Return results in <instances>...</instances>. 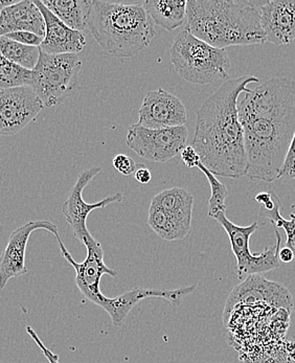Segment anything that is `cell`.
Returning <instances> with one entry per match:
<instances>
[{
	"instance_id": "obj_33",
	"label": "cell",
	"mask_w": 295,
	"mask_h": 363,
	"mask_svg": "<svg viewBox=\"0 0 295 363\" xmlns=\"http://www.w3.org/2000/svg\"><path fill=\"white\" fill-rule=\"evenodd\" d=\"M17 0H0V12L4 9L10 8V6H14L16 4Z\"/></svg>"
},
{
	"instance_id": "obj_28",
	"label": "cell",
	"mask_w": 295,
	"mask_h": 363,
	"mask_svg": "<svg viewBox=\"0 0 295 363\" xmlns=\"http://www.w3.org/2000/svg\"><path fill=\"white\" fill-rule=\"evenodd\" d=\"M112 164H113L114 169L124 176L132 175V174L135 173L136 169H138L136 162L126 154L116 155L113 158Z\"/></svg>"
},
{
	"instance_id": "obj_18",
	"label": "cell",
	"mask_w": 295,
	"mask_h": 363,
	"mask_svg": "<svg viewBox=\"0 0 295 363\" xmlns=\"http://www.w3.org/2000/svg\"><path fill=\"white\" fill-rule=\"evenodd\" d=\"M16 32L45 36V21L34 1L23 0L0 12V37Z\"/></svg>"
},
{
	"instance_id": "obj_25",
	"label": "cell",
	"mask_w": 295,
	"mask_h": 363,
	"mask_svg": "<svg viewBox=\"0 0 295 363\" xmlns=\"http://www.w3.org/2000/svg\"><path fill=\"white\" fill-rule=\"evenodd\" d=\"M210 182L211 195L208 200V217L215 218V216L221 212H226V200L228 196V190L226 184H222L211 172L208 171L204 164L200 162L197 167Z\"/></svg>"
},
{
	"instance_id": "obj_9",
	"label": "cell",
	"mask_w": 295,
	"mask_h": 363,
	"mask_svg": "<svg viewBox=\"0 0 295 363\" xmlns=\"http://www.w3.org/2000/svg\"><path fill=\"white\" fill-rule=\"evenodd\" d=\"M61 255L76 272V284L81 294L91 303L99 307L104 308L107 296L100 289L101 279L103 276L116 278L118 272L107 267L104 262V250L101 244L92 235L85 240L84 245L87 250V257L82 263H78L72 259V255L65 247L60 235H56Z\"/></svg>"
},
{
	"instance_id": "obj_32",
	"label": "cell",
	"mask_w": 295,
	"mask_h": 363,
	"mask_svg": "<svg viewBox=\"0 0 295 363\" xmlns=\"http://www.w3.org/2000/svg\"><path fill=\"white\" fill-rule=\"evenodd\" d=\"M294 254L289 247L285 246V247L281 248L279 252V262H283V263H291L294 259Z\"/></svg>"
},
{
	"instance_id": "obj_6",
	"label": "cell",
	"mask_w": 295,
	"mask_h": 363,
	"mask_svg": "<svg viewBox=\"0 0 295 363\" xmlns=\"http://www.w3.org/2000/svg\"><path fill=\"white\" fill-rule=\"evenodd\" d=\"M81 67L82 61L77 54L48 55L40 50L30 86L44 107L57 106L80 89Z\"/></svg>"
},
{
	"instance_id": "obj_3",
	"label": "cell",
	"mask_w": 295,
	"mask_h": 363,
	"mask_svg": "<svg viewBox=\"0 0 295 363\" xmlns=\"http://www.w3.org/2000/svg\"><path fill=\"white\" fill-rule=\"evenodd\" d=\"M187 18L196 38L220 50L266 43L259 1L190 0Z\"/></svg>"
},
{
	"instance_id": "obj_31",
	"label": "cell",
	"mask_w": 295,
	"mask_h": 363,
	"mask_svg": "<svg viewBox=\"0 0 295 363\" xmlns=\"http://www.w3.org/2000/svg\"><path fill=\"white\" fill-rule=\"evenodd\" d=\"M134 177L140 184H148L152 180V174L145 164H138Z\"/></svg>"
},
{
	"instance_id": "obj_7",
	"label": "cell",
	"mask_w": 295,
	"mask_h": 363,
	"mask_svg": "<svg viewBox=\"0 0 295 363\" xmlns=\"http://www.w3.org/2000/svg\"><path fill=\"white\" fill-rule=\"evenodd\" d=\"M213 219L221 224L230 238V246L237 259L238 278L247 279L248 277L257 276L279 267V252L282 238L277 230H274L277 243L274 246L265 248L261 254H252L250 250V242L252 235L259 230L257 222H253L250 226L235 225L226 217V212L219 213Z\"/></svg>"
},
{
	"instance_id": "obj_14",
	"label": "cell",
	"mask_w": 295,
	"mask_h": 363,
	"mask_svg": "<svg viewBox=\"0 0 295 363\" xmlns=\"http://www.w3.org/2000/svg\"><path fill=\"white\" fill-rule=\"evenodd\" d=\"M266 43L287 45L295 40V0L259 1Z\"/></svg>"
},
{
	"instance_id": "obj_1",
	"label": "cell",
	"mask_w": 295,
	"mask_h": 363,
	"mask_svg": "<svg viewBox=\"0 0 295 363\" xmlns=\"http://www.w3.org/2000/svg\"><path fill=\"white\" fill-rule=\"evenodd\" d=\"M250 180L279 179L295 133V84L272 78L238 101Z\"/></svg>"
},
{
	"instance_id": "obj_21",
	"label": "cell",
	"mask_w": 295,
	"mask_h": 363,
	"mask_svg": "<svg viewBox=\"0 0 295 363\" xmlns=\"http://www.w3.org/2000/svg\"><path fill=\"white\" fill-rule=\"evenodd\" d=\"M187 4L186 0H149L143 6L154 24L171 32L184 23Z\"/></svg>"
},
{
	"instance_id": "obj_29",
	"label": "cell",
	"mask_w": 295,
	"mask_h": 363,
	"mask_svg": "<svg viewBox=\"0 0 295 363\" xmlns=\"http://www.w3.org/2000/svg\"><path fill=\"white\" fill-rule=\"evenodd\" d=\"M4 37L10 39V40L15 41V43L23 44V45L36 46V48H40L44 39L43 37L37 36V35L28 32L11 33V34L6 35Z\"/></svg>"
},
{
	"instance_id": "obj_11",
	"label": "cell",
	"mask_w": 295,
	"mask_h": 363,
	"mask_svg": "<svg viewBox=\"0 0 295 363\" xmlns=\"http://www.w3.org/2000/svg\"><path fill=\"white\" fill-rule=\"evenodd\" d=\"M43 108L30 86L0 90V135H16L37 118Z\"/></svg>"
},
{
	"instance_id": "obj_24",
	"label": "cell",
	"mask_w": 295,
	"mask_h": 363,
	"mask_svg": "<svg viewBox=\"0 0 295 363\" xmlns=\"http://www.w3.org/2000/svg\"><path fill=\"white\" fill-rule=\"evenodd\" d=\"M32 70L11 62L0 55V90L30 86Z\"/></svg>"
},
{
	"instance_id": "obj_5",
	"label": "cell",
	"mask_w": 295,
	"mask_h": 363,
	"mask_svg": "<svg viewBox=\"0 0 295 363\" xmlns=\"http://www.w3.org/2000/svg\"><path fill=\"white\" fill-rule=\"evenodd\" d=\"M174 70L187 82L208 85L228 79L230 60L226 50L196 38L184 26L169 50Z\"/></svg>"
},
{
	"instance_id": "obj_15",
	"label": "cell",
	"mask_w": 295,
	"mask_h": 363,
	"mask_svg": "<svg viewBox=\"0 0 295 363\" xmlns=\"http://www.w3.org/2000/svg\"><path fill=\"white\" fill-rule=\"evenodd\" d=\"M291 296L288 290L277 283L267 281L259 276L248 277L241 285L233 289L226 303V313L239 303L257 305L269 303L272 306L291 307Z\"/></svg>"
},
{
	"instance_id": "obj_22",
	"label": "cell",
	"mask_w": 295,
	"mask_h": 363,
	"mask_svg": "<svg viewBox=\"0 0 295 363\" xmlns=\"http://www.w3.org/2000/svg\"><path fill=\"white\" fill-rule=\"evenodd\" d=\"M148 225L158 237L169 242L184 239L191 230L152 203L149 208Z\"/></svg>"
},
{
	"instance_id": "obj_26",
	"label": "cell",
	"mask_w": 295,
	"mask_h": 363,
	"mask_svg": "<svg viewBox=\"0 0 295 363\" xmlns=\"http://www.w3.org/2000/svg\"><path fill=\"white\" fill-rule=\"evenodd\" d=\"M281 208L282 204L281 201H279L275 204L272 210L267 211L262 208L260 215L267 218V219L274 224V228H283L284 232H285L286 235H287L286 246L294 252L295 257V215H290V219L286 220L285 218H283V216L281 215Z\"/></svg>"
},
{
	"instance_id": "obj_20",
	"label": "cell",
	"mask_w": 295,
	"mask_h": 363,
	"mask_svg": "<svg viewBox=\"0 0 295 363\" xmlns=\"http://www.w3.org/2000/svg\"><path fill=\"white\" fill-rule=\"evenodd\" d=\"M43 4L72 30L82 33L88 28L91 0H44Z\"/></svg>"
},
{
	"instance_id": "obj_17",
	"label": "cell",
	"mask_w": 295,
	"mask_h": 363,
	"mask_svg": "<svg viewBox=\"0 0 295 363\" xmlns=\"http://www.w3.org/2000/svg\"><path fill=\"white\" fill-rule=\"evenodd\" d=\"M35 4L43 13L45 21V36L40 45L41 52L48 55L77 54L82 52L86 45L83 33L72 30L55 16L40 0H35Z\"/></svg>"
},
{
	"instance_id": "obj_8",
	"label": "cell",
	"mask_w": 295,
	"mask_h": 363,
	"mask_svg": "<svg viewBox=\"0 0 295 363\" xmlns=\"http://www.w3.org/2000/svg\"><path fill=\"white\" fill-rule=\"evenodd\" d=\"M188 138L189 130L186 126L147 129L134 124L128 129L126 144L140 157L165 164L182 153Z\"/></svg>"
},
{
	"instance_id": "obj_16",
	"label": "cell",
	"mask_w": 295,
	"mask_h": 363,
	"mask_svg": "<svg viewBox=\"0 0 295 363\" xmlns=\"http://www.w3.org/2000/svg\"><path fill=\"white\" fill-rule=\"evenodd\" d=\"M197 286L191 285L189 287L178 288L175 290H154L135 288L126 294H121L116 298H108L103 309L109 314L114 327H121L134 306L138 305L140 301L149 298H160L167 299L172 306L178 307L182 305V301L196 291Z\"/></svg>"
},
{
	"instance_id": "obj_19",
	"label": "cell",
	"mask_w": 295,
	"mask_h": 363,
	"mask_svg": "<svg viewBox=\"0 0 295 363\" xmlns=\"http://www.w3.org/2000/svg\"><path fill=\"white\" fill-rule=\"evenodd\" d=\"M151 203L171 216L178 223L191 230L194 206L191 193L182 188L167 189L157 194L152 199Z\"/></svg>"
},
{
	"instance_id": "obj_13",
	"label": "cell",
	"mask_w": 295,
	"mask_h": 363,
	"mask_svg": "<svg viewBox=\"0 0 295 363\" xmlns=\"http://www.w3.org/2000/svg\"><path fill=\"white\" fill-rule=\"evenodd\" d=\"M45 230L56 237L58 228L50 221H30L11 234L8 245L0 256V289L6 287L11 279L28 274L26 266V250L33 232Z\"/></svg>"
},
{
	"instance_id": "obj_12",
	"label": "cell",
	"mask_w": 295,
	"mask_h": 363,
	"mask_svg": "<svg viewBox=\"0 0 295 363\" xmlns=\"http://www.w3.org/2000/svg\"><path fill=\"white\" fill-rule=\"evenodd\" d=\"M138 116V126L147 129L184 126L188 121V112L184 103L162 88L148 92Z\"/></svg>"
},
{
	"instance_id": "obj_4",
	"label": "cell",
	"mask_w": 295,
	"mask_h": 363,
	"mask_svg": "<svg viewBox=\"0 0 295 363\" xmlns=\"http://www.w3.org/2000/svg\"><path fill=\"white\" fill-rule=\"evenodd\" d=\"M143 2L92 1L88 28L110 56L131 58L153 40L154 22Z\"/></svg>"
},
{
	"instance_id": "obj_2",
	"label": "cell",
	"mask_w": 295,
	"mask_h": 363,
	"mask_svg": "<svg viewBox=\"0 0 295 363\" xmlns=\"http://www.w3.org/2000/svg\"><path fill=\"white\" fill-rule=\"evenodd\" d=\"M252 83H259V79L245 76L226 81L198 110L191 146L215 176L233 179L246 176L247 157L238 101Z\"/></svg>"
},
{
	"instance_id": "obj_10",
	"label": "cell",
	"mask_w": 295,
	"mask_h": 363,
	"mask_svg": "<svg viewBox=\"0 0 295 363\" xmlns=\"http://www.w3.org/2000/svg\"><path fill=\"white\" fill-rule=\"evenodd\" d=\"M101 171L102 169L99 167H92L81 172L80 175L78 176V180L72 186L67 199L64 201L62 206V213L66 222L72 228L74 238L83 244L85 240L91 235L87 228V218L90 213L94 212V210L104 208L112 203H118L124 199V196L120 192L108 196L105 199L96 203H87L83 199V191L92 182V179L101 173Z\"/></svg>"
},
{
	"instance_id": "obj_30",
	"label": "cell",
	"mask_w": 295,
	"mask_h": 363,
	"mask_svg": "<svg viewBox=\"0 0 295 363\" xmlns=\"http://www.w3.org/2000/svg\"><path fill=\"white\" fill-rule=\"evenodd\" d=\"M182 160L184 166L189 169L197 168L198 164L201 162L200 156L198 155L197 151L193 148V146L187 145L182 151Z\"/></svg>"
},
{
	"instance_id": "obj_23",
	"label": "cell",
	"mask_w": 295,
	"mask_h": 363,
	"mask_svg": "<svg viewBox=\"0 0 295 363\" xmlns=\"http://www.w3.org/2000/svg\"><path fill=\"white\" fill-rule=\"evenodd\" d=\"M0 55L15 65L26 69L33 70L40 56V48L23 45L10 40L6 37H0Z\"/></svg>"
},
{
	"instance_id": "obj_27",
	"label": "cell",
	"mask_w": 295,
	"mask_h": 363,
	"mask_svg": "<svg viewBox=\"0 0 295 363\" xmlns=\"http://www.w3.org/2000/svg\"><path fill=\"white\" fill-rule=\"evenodd\" d=\"M295 179V133L291 143H290L289 149H288L287 155H286L285 162L282 167L281 173H279V179Z\"/></svg>"
}]
</instances>
